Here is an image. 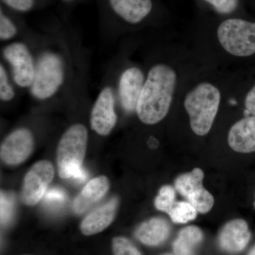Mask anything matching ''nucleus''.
<instances>
[{
    "instance_id": "nucleus-1",
    "label": "nucleus",
    "mask_w": 255,
    "mask_h": 255,
    "mask_svg": "<svg viewBox=\"0 0 255 255\" xmlns=\"http://www.w3.org/2000/svg\"><path fill=\"white\" fill-rule=\"evenodd\" d=\"M36 70L28 94L40 105H67L82 54L81 40L63 30L39 33L34 43Z\"/></svg>"
},
{
    "instance_id": "nucleus-2",
    "label": "nucleus",
    "mask_w": 255,
    "mask_h": 255,
    "mask_svg": "<svg viewBox=\"0 0 255 255\" xmlns=\"http://www.w3.org/2000/svg\"><path fill=\"white\" fill-rule=\"evenodd\" d=\"M177 84V73L167 64L158 63L147 71L137 102V118L146 125H155L168 114Z\"/></svg>"
},
{
    "instance_id": "nucleus-3",
    "label": "nucleus",
    "mask_w": 255,
    "mask_h": 255,
    "mask_svg": "<svg viewBox=\"0 0 255 255\" xmlns=\"http://www.w3.org/2000/svg\"><path fill=\"white\" fill-rule=\"evenodd\" d=\"M89 142L88 128L83 122L70 123L60 136L57 145V162L60 177L84 182L87 177L82 167Z\"/></svg>"
},
{
    "instance_id": "nucleus-4",
    "label": "nucleus",
    "mask_w": 255,
    "mask_h": 255,
    "mask_svg": "<svg viewBox=\"0 0 255 255\" xmlns=\"http://www.w3.org/2000/svg\"><path fill=\"white\" fill-rule=\"evenodd\" d=\"M118 69V61L111 60L101 82L100 91L90 110V128L98 136H108L118 122L116 88Z\"/></svg>"
},
{
    "instance_id": "nucleus-5",
    "label": "nucleus",
    "mask_w": 255,
    "mask_h": 255,
    "mask_svg": "<svg viewBox=\"0 0 255 255\" xmlns=\"http://www.w3.org/2000/svg\"><path fill=\"white\" fill-rule=\"evenodd\" d=\"M221 103V92L214 85L203 82L186 96L184 108L193 131L199 136L209 133Z\"/></svg>"
},
{
    "instance_id": "nucleus-6",
    "label": "nucleus",
    "mask_w": 255,
    "mask_h": 255,
    "mask_svg": "<svg viewBox=\"0 0 255 255\" xmlns=\"http://www.w3.org/2000/svg\"><path fill=\"white\" fill-rule=\"evenodd\" d=\"M1 60L20 91L28 92L34 81L36 54L33 41L19 39L2 45Z\"/></svg>"
},
{
    "instance_id": "nucleus-7",
    "label": "nucleus",
    "mask_w": 255,
    "mask_h": 255,
    "mask_svg": "<svg viewBox=\"0 0 255 255\" xmlns=\"http://www.w3.org/2000/svg\"><path fill=\"white\" fill-rule=\"evenodd\" d=\"M217 36L221 46L230 54L248 57L255 53V22L228 18L219 25Z\"/></svg>"
},
{
    "instance_id": "nucleus-8",
    "label": "nucleus",
    "mask_w": 255,
    "mask_h": 255,
    "mask_svg": "<svg viewBox=\"0 0 255 255\" xmlns=\"http://www.w3.org/2000/svg\"><path fill=\"white\" fill-rule=\"evenodd\" d=\"M145 75L135 65L118 69L116 78L118 106L125 114L135 113Z\"/></svg>"
},
{
    "instance_id": "nucleus-9",
    "label": "nucleus",
    "mask_w": 255,
    "mask_h": 255,
    "mask_svg": "<svg viewBox=\"0 0 255 255\" xmlns=\"http://www.w3.org/2000/svg\"><path fill=\"white\" fill-rule=\"evenodd\" d=\"M36 140V134L31 128L26 126L16 128L1 142V160L9 165L22 163L31 155Z\"/></svg>"
},
{
    "instance_id": "nucleus-10",
    "label": "nucleus",
    "mask_w": 255,
    "mask_h": 255,
    "mask_svg": "<svg viewBox=\"0 0 255 255\" xmlns=\"http://www.w3.org/2000/svg\"><path fill=\"white\" fill-rule=\"evenodd\" d=\"M54 168L51 162L41 160L32 166L23 179L21 199L26 206H34L46 194L54 177Z\"/></svg>"
},
{
    "instance_id": "nucleus-11",
    "label": "nucleus",
    "mask_w": 255,
    "mask_h": 255,
    "mask_svg": "<svg viewBox=\"0 0 255 255\" xmlns=\"http://www.w3.org/2000/svg\"><path fill=\"white\" fill-rule=\"evenodd\" d=\"M106 4L111 14L131 26L145 21L153 9L152 0H106Z\"/></svg>"
},
{
    "instance_id": "nucleus-12",
    "label": "nucleus",
    "mask_w": 255,
    "mask_h": 255,
    "mask_svg": "<svg viewBox=\"0 0 255 255\" xmlns=\"http://www.w3.org/2000/svg\"><path fill=\"white\" fill-rule=\"evenodd\" d=\"M251 239V233L246 221L236 219L228 222L220 233L219 242L223 251L237 254L246 249Z\"/></svg>"
},
{
    "instance_id": "nucleus-13",
    "label": "nucleus",
    "mask_w": 255,
    "mask_h": 255,
    "mask_svg": "<svg viewBox=\"0 0 255 255\" xmlns=\"http://www.w3.org/2000/svg\"><path fill=\"white\" fill-rule=\"evenodd\" d=\"M228 144L241 153L255 152V117H248L234 124L228 132Z\"/></svg>"
},
{
    "instance_id": "nucleus-14",
    "label": "nucleus",
    "mask_w": 255,
    "mask_h": 255,
    "mask_svg": "<svg viewBox=\"0 0 255 255\" xmlns=\"http://www.w3.org/2000/svg\"><path fill=\"white\" fill-rule=\"evenodd\" d=\"M118 205V199L114 197L92 211L82 221V233L85 236H92L109 227L115 218Z\"/></svg>"
},
{
    "instance_id": "nucleus-15",
    "label": "nucleus",
    "mask_w": 255,
    "mask_h": 255,
    "mask_svg": "<svg viewBox=\"0 0 255 255\" xmlns=\"http://www.w3.org/2000/svg\"><path fill=\"white\" fill-rule=\"evenodd\" d=\"M110 187V180L105 176L92 179L87 183L81 193L74 201V211L78 214H81L86 211L105 196Z\"/></svg>"
},
{
    "instance_id": "nucleus-16",
    "label": "nucleus",
    "mask_w": 255,
    "mask_h": 255,
    "mask_svg": "<svg viewBox=\"0 0 255 255\" xmlns=\"http://www.w3.org/2000/svg\"><path fill=\"white\" fill-rule=\"evenodd\" d=\"M170 227L162 218H152L142 223L135 231V236L143 244L157 246L162 244L169 237Z\"/></svg>"
},
{
    "instance_id": "nucleus-17",
    "label": "nucleus",
    "mask_w": 255,
    "mask_h": 255,
    "mask_svg": "<svg viewBox=\"0 0 255 255\" xmlns=\"http://www.w3.org/2000/svg\"><path fill=\"white\" fill-rule=\"evenodd\" d=\"M35 32L18 22L2 6L0 8V41L1 44L19 39L28 40Z\"/></svg>"
},
{
    "instance_id": "nucleus-18",
    "label": "nucleus",
    "mask_w": 255,
    "mask_h": 255,
    "mask_svg": "<svg viewBox=\"0 0 255 255\" xmlns=\"http://www.w3.org/2000/svg\"><path fill=\"white\" fill-rule=\"evenodd\" d=\"M204 236L200 228L188 226L179 232L173 243L175 255H195L197 247L201 244Z\"/></svg>"
},
{
    "instance_id": "nucleus-19",
    "label": "nucleus",
    "mask_w": 255,
    "mask_h": 255,
    "mask_svg": "<svg viewBox=\"0 0 255 255\" xmlns=\"http://www.w3.org/2000/svg\"><path fill=\"white\" fill-rule=\"evenodd\" d=\"M204 177V172L201 169H194L192 172L182 174L176 179V189L181 195L187 198L203 187Z\"/></svg>"
},
{
    "instance_id": "nucleus-20",
    "label": "nucleus",
    "mask_w": 255,
    "mask_h": 255,
    "mask_svg": "<svg viewBox=\"0 0 255 255\" xmlns=\"http://www.w3.org/2000/svg\"><path fill=\"white\" fill-rule=\"evenodd\" d=\"M19 91L6 65L0 60V102L3 105L12 103L18 97Z\"/></svg>"
},
{
    "instance_id": "nucleus-21",
    "label": "nucleus",
    "mask_w": 255,
    "mask_h": 255,
    "mask_svg": "<svg viewBox=\"0 0 255 255\" xmlns=\"http://www.w3.org/2000/svg\"><path fill=\"white\" fill-rule=\"evenodd\" d=\"M168 214L174 223H186L196 219L197 211L189 202L180 201L175 203Z\"/></svg>"
},
{
    "instance_id": "nucleus-22",
    "label": "nucleus",
    "mask_w": 255,
    "mask_h": 255,
    "mask_svg": "<svg viewBox=\"0 0 255 255\" xmlns=\"http://www.w3.org/2000/svg\"><path fill=\"white\" fill-rule=\"evenodd\" d=\"M187 199L189 204L201 214L209 212L210 210L212 209L214 204V197L204 187L193 193L190 196H188Z\"/></svg>"
},
{
    "instance_id": "nucleus-23",
    "label": "nucleus",
    "mask_w": 255,
    "mask_h": 255,
    "mask_svg": "<svg viewBox=\"0 0 255 255\" xmlns=\"http://www.w3.org/2000/svg\"><path fill=\"white\" fill-rule=\"evenodd\" d=\"M177 201H175V191L171 186L166 185L161 188L156 197L155 206L159 211L168 214Z\"/></svg>"
},
{
    "instance_id": "nucleus-24",
    "label": "nucleus",
    "mask_w": 255,
    "mask_h": 255,
    "mask_svg": "<svg viewBox=\"0 0 255 255\" xmlns=\"http://www.w3.org/2000/svg\"><path fill=\"white\" fill-rule=\"evenodd\" d=\"M112 249L114 255H141L131 242L124 237L114 238Z\"/></svg>"
},
{
    "instance_id": "nucleus-25",
    "label": "nucleus",
    "mask_w": 255,
    "mask_h": 255,
    "mask_svg": "<svg viewBox=\"0 0 255 255\" xmlns=\"http://www.w3.org/2000/svg\"><path fill=\"white\" fill-rule=\"evenodd\" d=\"M5 7L18 13H27L34 9L36 0H1Z\"/></svg>"
},
{
    "instance_id": "nucleus-26",
    "label": "nucleus",
    "mask_w": 255,
    "mask_h": 255,
    "mask_svg": "<svg viewBox=\"0 0 255 255\" xmlns=\"http://www.w3.org/2000/svg\"><path fill=\"white\" fill-rule=\"evenodd\" d=\"M211 5L218 13L229 14L233 13L238 6L239 0H204Z\"/></svg>"
},
{
    "instance_id": "nucleus-27",
    "label": "nucleus",
    "mask_w": 255,
    "mask_h": 255,
    "mask_svg": "<svg viewBox=\"0 0 255 255\" xmlns=\"http://www.w3.org/2000/svg\"><path fill=\"white\" fill-rule=\"evenodd\" d=\"M13 199L9 194H5L1 191V225H5L9 223L10 219L12 217L13 213Z\"/></svg>"
},
{
    "instance_id": "nucleus-28",
    "label": "nucleus",
    "mask_w": 255,
    "mask_h": 255,
    "mask_svg": "<svg viewBox=\"0 0 255 255\" xmlns=\"http://www.w3.org/2000/svg\"><path fill=\"white\" fill-rule=\"evenodd\" d=\"M45 199L47 202H62L66 199V194L62 189L55 188L46 193Z\"/></svg>"
},
{
    "instance_id": "nucleus-29",
    "label": "nucleus",
    "mask_w": 255,
    "mask_h": 255,
    "mask_svg": "<svg viewBox=\"0 0 255 255\" xmlns=\"http://www.w3.org/2000/svg\"><path fill=\"white\" fill-rule=\"evenodd\" d=\"M246 112L255 117V85L250 90L245 100Z\"/></svg>"
},
{
    "instance_id": "nucleus-30",
    "label": "nucleus",
    "mask_w": 255,
    "mask_h": 255,
    "mask_svg": "<svg viewBox=\"0 0 255 255\" xmlns=\"http://www.w3.org/2000/svg\"><path fill=\"white\" fill-rule=\"evenodd\" d=\"M248 255H255V246L252 248V250Z\"/></svg>"
},
{
    "instance_id": "nucleus-31",
    "label": "nucleus",
    "mask_w": 255,
    "mask_h": 255,
    "mask_svg": "<svg viewBox=\"0 0 255 255\" xmlns=\"http://www.w3.org/2000/svg\"><path fill=\"white\" fill-rule=\"evenodd\" d=\"M64 1H72V0H64Z\"/></svg>"
},
{
    "instance_id": "nucleus-32",
    "label": "nucleus",
    "mask_w": 255,
    "mask_h": 255,
    "mask_svg": "<svg viewBox=\"0 0 255 255\" xmlns=\"http://www.w3.org/2000/svg\"></svg>"
},
{
    "instance_id": "nucleus-33",
    "label": "nucleus",
    "mask_w": 255,
    "mask_h": 255,
    "mask_svg": "<svg viewBox=\"0 0 255 255\" xmlns=\"http://www.w3.org/2000/svg\"></svg>"
}]
</instances>
